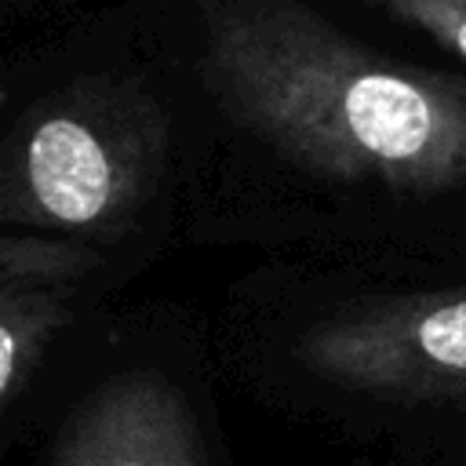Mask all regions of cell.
<instances>
[{"mask_svg":"<svg viewBox=\"0 0 466 466\" xmlns=\"http://www.w3.org/2000/svg\"><path fill=\"white\" fill-rule=\"evenodd\" d=\"M295 393L375 411L466 404V284L360 288L280 339Z\"/></svg>","mask_w":466,"mask_h":466,"instance_id":"3957f363","label":"cell"},{"mask_svg":"<svg viewBox=\"0 0 466 466\" xmlns=\"http://www.w3.org/2000/svg\"><path fill=\"white\" fill-rule=\"evenodd\" d=\"M204 393L160 360L102 371L58 419L29 466H215Z\"/></svg>","mask_w":466,"mask_h":466,"instance_id":"277c9868","label":"cell"},{"mask_svg":"<svg viewBox=\"0 0 466 466\" xmlns=\"http://www.w3.org/2000/svg\"><path fill=\"white\" fill-rule=\"evenodd\" d=\"M466 66V0H364Z\"/></svg>","mask_w":466,"mask_h":466,"instance_id":"8992f818","label":"cell"},{"mask_svg":"<svg viewBox=\"0 0 466 466\" xmlns=\"http://www.w3.org/2000/svg\"><path fill=\"white\" fill-rule=\"evenodd\" d=\"M197 171L251 189L240 240H364L466 208V76L379 55L306 0H197ZM204 175V182L211 178Z\"/></svg>","mask_w":466,"mask_h":466,"instance_id":"6da1fadb","label":"cell"},{"mask_svg":"<svg viewBox=\"0 0 466 466\" xmlns=\"http://www.w3.org/2000/svg\"><path fill=\"white\" fill-rule=\"evenodd\" d=\"M18 4H22V7H29V4H36V0H4V7H7V15H11V11L18 7Z\"/></svg>","mask_w":466,"mask_h":466,"instance_id":"52a82bcc","label":"cell"},{"mask_svg":"<svg viewBox=\"0 0 466 466\" xmlns=\"http://www.w3.org/2000/svg\"><path fill=\"white\" fill-rule=\"evenodd\" d=\"M127 62L4 69L0 226L116 255L175 193L178 102Z\"/></svg>","mask_w":466,"mask_h":466,"instance_id":"7a4b0ae2","label":"cell"},{"mask_svg":"<svg viewBox=\"0 0 466 466\" xmlns=\"http://www.w3.org/2000/svg\"><path fill=\"white\" fill-rule=\"evenodd\" d=\"M113 258L62 237L0 233V411L11 426L58 335Z\"/></svg>","mask_w":466,"mask_h":466,"instance_id":"5b68a950","label":"cell"}]
</instances>
